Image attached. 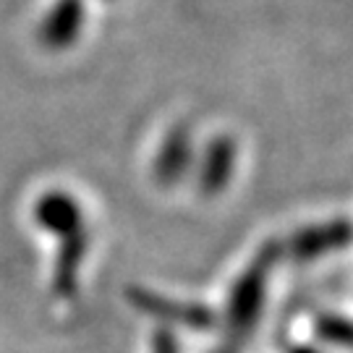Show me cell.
Instances as JSON below:
<instances>
[{
	"label": "cell",
	"instance_id": "cell-2",
	"mask_svg": "<svg viewBox=\"0 0 353 353\" xmlns=\"http://www.w3.org/2000/svg\"><path fill=\"white\" fill-rule=\"evenodd\" d=\"M81 19H84V6L81 0H61L55 6V11L45 19L42 24V42L52 48V50H61L65 45H71L79 37V29H81Z\"/></svg>",
	"mask_w": 353,
	"mask_h": 353
},
{
	"label": "cell",
	"instance_id": "cell-1",
	"mask_svg": "<svg viewBox=\"0 0 353 353\" xmlns=\"http://www.w3.org/2000/svg\"><path fill=\"white\" fill-rule=\"evenodd\" d=\"M34 217L45 230L61 236L52 290H55V296L68 299L76 293V272H79V265H81L84 252H87V230H84L81 210L68 194L50 191L37 202Z\"/></svg>",
	"mask_w": 353,
	"mask_h": 353
},
{
	"label": "cell",
	"instance_id": "cell-3",
	"mask_svg": "<svg viewBox=\"0 0 353 353\" xmlns=\"http://www.w3.org/2000/svg\"><path fill=\"white\" fill-rule=\"evenodd\" d=\"M154 351L157 353H173V345H170V341H168L165 335H157V345H154Z\"/></svg>",
	"mask_w": 353,
	"mask_h": 353
}]
</instances>
